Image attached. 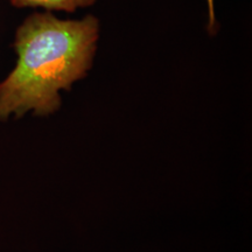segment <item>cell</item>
Instances as JSON below:
<instances>
[{
  "instance_id": "3957f363",
  "label": "cell",
  "mask_w": 252,
  "mask_h": 252,
  "mask_svg": "<svg viewBox=\"0 0 252 252\" xmlns=\"http://www.w3.org/2000/svg\"><path fill=\"white\" fill-rule=\"evenodd\" d=\"M208 9H209V28L213 30L215 24V14H214V0H207Z\"/></svg>"
},
{
  "instance_id": "7a4b0ae2",
  "label": "cell",
  "mask_w": 252,
  "mask_h": 252,
  "mask_svg": "<svg viewBox=\"0 0 252 252\" xmlns=\"http://www.w3.org/2000/svg\"><path fill=\"white\" fill-rule=\"evenodd\" d=\"M96 0H11L15 7H42L47 11L75 12L80 7L91 6Z\"/></svg>"
},
{
  "instance_id": "6da1fadb",
  "label": "cell",
  "mask_w": 252,
  "mask_h": 252,
  "mask_svg": "<svg viewBox=\"0 0 252 252\" xmlns=\"http://www.w3.org/2000/svg\"><path fill=\"white\" fill-rule=\"evenodd\" d=\"M98 36L94 15L81 20H61L49 12L30 15L15 35L17 65L0 83V119L58 110L60 90L70 89L90 69Z\"/></svg>"
}]
</instances>
